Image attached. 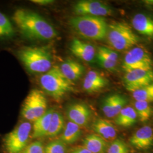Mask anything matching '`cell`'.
Listing matches in <instances>:
<instances>
[{"mask_svg": "<svg viewBox=\"0 0 153 153\" xmlns=\"http://www.w3.org/2000/svg\"><path fill=\"white\" fill-rule=\"evenodd\" d=\"M10 16L14 26L28 38L49 40L57 35L53 26L36 13L23 8H17Z\"/></svg>", "mask_w": 153, "mask_h": 153, "instance_id": "1", "label": "cell"}, {"mask_svg": "<svg viewBox=\"0 0 153 153\" xmlns=\"http://www.w3.org/2000/svg\"><path fill=\"white\" fill-rule=\"evenodd\" d=\"M54 109H48L47 112L33 122L32 126V137L39 138L46 136L49 129Z\"/></svg>", "mask_w": 153, "mask_h": 153, "instance_id": "18", "label": "cell"}, {"mask_svg": "<svg viewBox=\"0 0 153 153\" xmlns=\"http://www.w3.org/2000/svg\"><path fill=\"white\" fill-rule=\"evenodd\" d=\"M129 142L134 148L140 150L148 149L153 145V130L149 126L138 129L131 138Z\"/></svg>", "mask_w": 153, "mask_h": 153, "instance_id": "14", "label": "cell"}, {"mask_svg": "<svg viewBox=\"0 0 153 153\" xmlns=\"http://www.w3.org/2000/svg\"><path fill=\"white\" fill-rule=\"evenodd\" d=\"M81 134V127L74 123L69 121L65 126L60 140L66 145H71L78 140Z\"/></svg>", "mask_w": 153, "mask_h": 153, "instance_id": "23", "label": "cell"}, {"mask_svg": "<svg viewBox=\"0 0 153 153\" xmlns=\"http://www.w3.org/2000/svg\"><path fill=\"white\" fill-rule=\"evenodd\" d=\"M106 38L109 45L119 51L129 49L138 42L131 28L123 22H113L108 25Z\"/></svg>", "mask_w": 153, "mask_h": 153, "instance_id": "5", "label": "cell"}, {"mask_svg": "<svg viewBox=\"0 0 153 153\" xmlns=\"http://www.w3.org/2000/svg\"><path fill=\"white\" fill-rule=\"evenodd\" d=\"M131 23L137 32L145 36L153 37V19L150 16L137 14L133 18Z\"/></svg>", "mask_w": 153, "mask_h": 153, "instance_id": "19", "label": "cell"}, {"mask_svg": "<svg viewBox=\"0 0 153 153\" xmlns=\"http://www.w3.org/2000/svg\"><path fill=\"white\" fill-rule=\"evenodd\" d=\"M71 153H92L90 151H88V149L84 147L82 148H77L76 149L74 150Z\"/></svg>", "mask_w": 153, "mask_h": 153, "instance_id": "32", "label": "cell"}, {"mask_svg": "<svg viewBox=\"0 0 153 153\" xmlns=\"http://www.w3.org/2000/svg\"><path fill=\"white\" fill-rule=\"evenodd\" d=\"M152 60L148 51L142 47H136L125 55L123 68L126 72L133 70H152Z\"/></svg>", "mask_w": 153, "mask_h": 153, "instance_id": "8", "label": "cell"}, {"mask_svg": "<svg viewBox=\"0 0 153 153\" xmlns=\"http://www.w3.org/2000/svg\"><path fill=\"white\" fill-rule=\"evenodd\" d=\"M16 27L11 16L0 9V45L8 44L16 36Z\"/></svg>", "mask_w": 153, "mask_h": 153, "instance_id": "15", "label": "cell"}, {"mask_svg": "<svg viewBox=\"0 0 153 153\" xmlns=\"http://www.w3.org/2000/svg\"><path fill=\"white\" fill-rule=\"evenodd\" d=\"M71 27L83 38L102 40L106 38L108 25L103 17L80 16L69 20Z\"/></svg>", "mask_w": 153, "mask_h": 153, "instance_id": "3", "label": "cell"}, {"mask_svg": "<svg viewBox=\"0 0 153 153\" xmlns=\"http://www.w3.org/2000/svg\"><path fill=\"white\" fill-rule=\"evenodd\" d=\"M31 2L37 5L45 6L52 4L54 1L53 0H33Z\"/></svg>", "mask_w": 153, "mask_h": 153, "instance_id": "31", "label": "cell"}, {"mask_svg": "<svg viewBox=\"0 0 153 153\" xmlns=\"http://www.w3.org/2000/svg\"><path fill=\"white\" fill-rule=\"evenodd\" d=\"M45 153H66L67 145L60 140L52 141L44 148Z\"/></svg>", "mask_w": 153, "mask_h": 153, "instance_id": "28", "label": "cell"}, {"mask_svg": "<svg viewBox=\"0 0 153 153\" xmlns=\"http://www.w3.org/2000/svg\"><path fill=\"white\" fill-rule=\"evenodd\" d=\"M73 11L78 16H111L112 10L109 6L98 1H79L73 6Z\"/></svg>", "mask_w": 153, "mask_h": 153, "instance_id": "9", "label": "cell"}, {"mask_svg": "<svg viewBox=\"0 0 153 153\" xmlns=\"http://www.w3.org/2000/svg\"><path fill=\"white\" fill-rule=\"evenodd\" d=\"M59 67L62 74L72 82L79 79L85 71L81 64L72 59L66 60Z\"/></svg>", "mask_w": 153, "mask_h": 153, "instance_id": "17", "label": "cell"}, {"mask_svg": "<svg viewBox=\"0 0 153 153\" xmlns=\"http://www.w3.org/2000/svg\"><path fill=\"white\" fill-rule=\"evenodd\" d=\"M124 81L126 89L133 93L153 82V71L139 69L126 72Z\"/></svg>", "mask_w": 153, "mask_h": 153, "instance_id": "10", "label": "cell"}, {"mask_svg": "<svg viewBox=\"0 0 153 153\" xmlns=\"http://www.w3.org/2000/svg\"><path fill=\"white\" fill-rule=\"evenodd\" d=\"M138 117L135 109L131 106L125 107L116 117L115 123L123 127L132 126L137 120Z\"/></svg>", "mask_w": 153, "mask_h": 153, "instance_id": "24", "label": "cell"}, {"mask_svg": "<svg viewBox=\"0 0 153 153\" xmlns=\"http://www.w3.org/2000/svg\"><path fill=\"white\" fill-rule=\"evenodd\" d=\"M15 52L18 59L30 73L43 74L52 68V55L46 47H23Z\"/></svg>", "mask_w": 153, "mask_h": 153, "instance_id": "2", "label": "cell"}, {"mask_svg": "<svg viewBox=\"0 0 153 153\" xmlns=\"http://www.w3.org/2000/svg\"><path fill=\"white\" fill-rule=\"evenodd\" d=\"M126 99L119 94H114L105 99L102 108L104 115L108 118L116 117L126 107Z\"/></svg>", "mask_w": 153, "mask_h": 153, "instance_id": "13", "label": "cell"}, {"mask_svg": "<svg viewBox=\"0 0 153 153\" xmlns=\"http://www.w3.org/2000/svg\"><path fill=\"white\" fill-rule=\"evenodd\" d=\"M69 49L73 55L86 62L93 61L96 56V49L93 45L78 39L72 40Z\"/></svg>", "mask_w": 153, "mask_h": 153, "instance_id": "12", "label": "cell"}, {"mask_svg": "<svg viewBox=\"0 0 153 153\" xmlns=\"http://www.w3.org/2000/svg\"><path fill=\"white\" fill-rule=\"evenodd\" d=\"M106 153H129V149L123 140L116 139L108 146Z\"/></svg>", "mask_w": 153, "mask_h": 153, "instance_id": "29", "label": "cell"}, {"mask_svg": "<svg viewBox=\"0 0 153 153\" xmlns=\"http://www.w3.org/2000/svg\"><path fill=\"white\" fill-rule=\"evenodd\" d=\"M93 128L98 135L104 138L105 140L113 141L117 136L115 126L108 121L104 119H97L94 123Z\"/></svg>", "mask_w": 153, "mask_h": 153, "instance_id": "20", "label": "cell"}, {"mask_svg": "<svg viewBox=\"0 0 153 153\" xmlns=\"http://www.w3.org/2000/svg\"><path fill=\"white\" fill-rule=\"evenodd\" d=\"M39 83L45 93L57 101L73 89V82L62 74L58 66L42 74L39 77Z\"/></svg>", "mask_w": 153, "mask_h": 153, "instance_id": "4", "label": "cell"}, {"mask_svg": "<svg viewBox=\"0 0 153 153\" xmlns=\"http://www.w3.org/2000/svg\"><path fill=\"white\" fill-rule=\"evenodd\" d=\"M31 131V124L28 121H24L7 133L4 139V146L7 153H22L28 145Z\"/></svg>", "mask_w": 153, "mask_h": 153, "instance_id": "7", "label": "cell"}, {"mask_svg": "<svg viewBox=\"0 0 153 153\" xmlns=\"http://www.w3.org/2000/svg\"><path fill=\"white\" fill-rule=\"evenodd\" d=\"M65 126V120L62 115L60 112L54 111L46 137H56L63 131Z\"/></svg>", "mask_w": 153, "mask_h": 153, "instance_id": "25", "label": "cell"}, {"mask_svg": "<svg viewBox=\"0 0 153 153\" xmlns=\"http://www.w3.org/2000/svg\"><path fill=\"white\" fill-rule=\"evenodd\" d=\"M134 107L137 116L141 122H146L150 119L152 110L149 103L142 101H136Z\"/></svg>", "mask_w": 153, "mask_h": 153, "instance_id": "27", "label": "cell"}, {"mask_svg": "<svg viewBox=\"0 0 153 153\" xmlns=\"http://www.w3.org/2000/svg\"><path fill=\"white\" fill-rule=\"evenodd\" d=\"M108 80L98 72L89 71L83 81V89L87 93L98 92L108 85Z\"/></svg>", "mask_w": 153, "mask_h": 153, "instance_id": "16", "label": "cell"}, {"mask_svg": "<svg viewBox=\"0 0 153 153\" xmlns=\"http://www.w3.org/2000/svg\"><path fill=\"white\" fill-rule=\"evenodd\" d=\"M47 111V100L43 92L36 88L31 90L22 105V117L27 120L34 122Z\"/></svg>", "mask_w": 153, "mask_h": 153, "instance_id": "6", "label": "cell"}, {"mask_svg": "<svg viewBox=\"0 0 153 153\" xmlns=\"http://www.w3.org/2000/svg\"><path fill=\"white\" fill-rule=\"evenodd\" d=\"M42 142L36 141L28 145L21 153H45V149Z\"/></svg>", "mask_w": 153, "mask_h": 153, "instance_id": "30", "label": "cell"}, {"mask_svg": "<svg viewBox=\"0 0 153 153\" xmlns=\"http://www.w3.org/2000/svg\"><path fill=\"white\" fill-rule=\"evenodd\" d=\"M133 98L136 101L150 103L153 102V82L132 93Z\"/></svg>", "mask_w": 153, "mask_h": 153, "instance_id": "26", "label": "cell"}, {"mask_svg": "<svg viewBox=\"0 0 153 153\" xmlns=\"http://www.w3.org/2000/svg\"><path fill=\"white\" fill-rule=\"evenodd\" d=\"M99 64L105 68L116 66L119 60V55L112 49L105 47H99L96 54Z\"/></svg>", "mask_w": 153, "mask_h": 153, "instance_id": "21", "label": "cell"}, {"mask_svg": "<svg viewBox=\"0 0 153 153\" xmlns=\"http://www.w3.org/2000/svg\"><path fill=\"white\" fill-rule=\"evenodd\" d=\"M83 147L92 153H106L107 142L98 134H91L85 137L83 141Z\"/></svg>", "mask_w": 153, "mask_h": 153, "instance_id": "22", "label": "cell"}, {"mask_svg": "<svg viewBox=\"0 0 153 153\" xmlns=\"http://www.w3.org/2000/svg\"><path fill=\"white\" fill-rule=\"evenodd\" d=\"M66 115L69 121L81 127L88 124L91 112L87 105L82 103H74L68 107Z\"/></svg>", "mask_w": 153, "mask_h": 153, "instance_id": "11", "label": "cell"}]
</instances>
